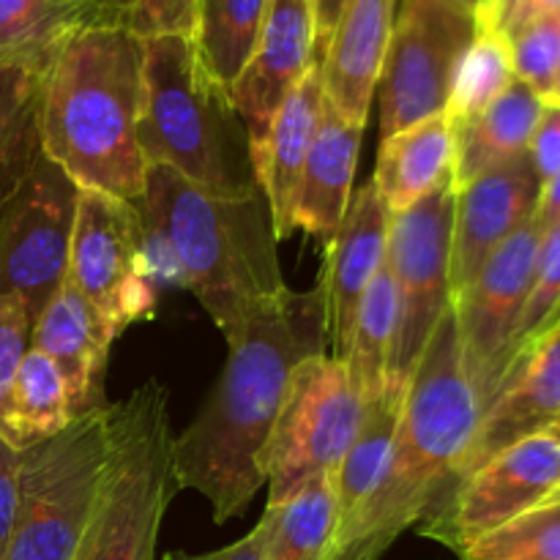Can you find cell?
<instances>
[{"label":"cell","instance_id":"cell-1","mask_svg":"<svg viewBox=\"0 0 560 560\" xmlns=\"http://www.w3.org/2000/svg\"><path fill=\"white\" fill-rule=\"evenodd\" d=\"M211 397L175 435L180 490L211 503L217 523L246 512L266 485V454L299 366L326 353L328 326L320 284L288 288L257 310L233 339Z\"/></svg>","mask_w":560,"mask_h":560},{"label":"cell","instance_id":"cell-2","mask_svg":"<svg viewBox=\"0 0 560 560\" xmlns=\"http://www.w3.org/2000/svg\"><path fill=\"white\" fill-rule=\"evenodd\" d=\"M137 208L151 277L156 279L159 268L167 277L173 262L175 279L197 295L224 339H233L257 310L288 290L262 189L213 195L153 164Z\"/></svg>","mask_w":560,"mask_h":560},{"label":"cell","instance_id":"cell-3","mask_svg":"<svg viewBox=\"0 0 560 560\" xmlns=\"http://www.w3.org/2000/svg\"><path fill=\"white\" fill-rule=\"evenodd\" d=\"M481 399L465 370L454 306L438 323L408 388L381 487L339 530L328 560H381L452 490L481 424Z\"/></svg>","mask_w":560,"mask_h":560},{"label":"cell","instance_id":"cell-4","mask_svg":"<svg viewBox=\"0 0 560 560\" xmlns=\"http://www.w3.org/2000/svg\"><path fill=\"white\" fill-rule=\"evenodd\" d=\"M140 118L142 38L109 14L74 33L44 74L42 151L80 189L137 202L148 175Z\"/></svg>","mask_w":560,"mask_h":560},{"label":"cell","instance_id":"cell-5","mask_svg":"<svg viewBox=\"0 0 560 560\" xmlns=\"http://www.w3.org/2000/svg\"><path fill=\"white\" fill-rule=\"evenodd\" d=\"M140 148L148 167L213 195L262 189L233 93L202 66L191 36L142 38Z\"/></svg>","mask_w":560,"mask_h":560},{"label":"cell","instance_id":"cell-6","mask_svg":"<svg viewBox=\"0 0 560 560\" xmlns=\"http://www.w3.org/2000/svg\"><path fill=\"white\" fill-rule=\"evenodd\" d=\"M180 492L167 392L156 381L109 405V463L74 560H156L164 514Z\"/></svg>","mask_w":560,"mask_h":560},{"label":"cell","instance_id":"cell-7","mask_svg":"<svg viewBox=\"0 0 560 560\" xmlns=\"http://www.w3.org/2000/svg\"><path fill=\"white\" fill-rule=\"evenodd\" d=\"M107 463V402L22 448L20 498L5 560H74L96 512Z\"/></svg>","mask_w":560,"mask_h":560},{"label":"cell","instance_id":"cell-8","mask_svg":"<svg viewBox=\"0 0 560 560\" xmlns=\"http://www.w3.org/2000/svg\"><path fill=\"white\" fill-rule=\"evenodd\" d=\"M454 184L394 213L388 224L386 266L397 290V345L388 372V399L402 402L410 375L452 306Z\"/></svg>","mask_w":560,"mask_h":560},{"label":"cell","instance_id":"cell-9","mask_svg":"<svg viewBox=\"0 0 560 560\" xmlns=\"http://www.w3.org/2000/svg\"><path fill=\"white\" fill-rule=\"evenodd\" d=\"M364 416L342 359L320 353L293 377L271 446L266 454L268 503H279L320 476L337 474Z\"/></svg>","mask_w":560,"mask_h":560},{"label":"cell","instance_id":"cell-10","mask_svg":"<svg viewBox=\"0 0 560 560\" xmlns=\"http://www.w3.org/2000/svg\"><path fill=\"white\" fill-rule=\"evenodd\" d=\"M479 20L457 0H402L383 60L381 140L446 113L448 93Z\"/></svg>","mask_w":560,"mask_h":560},{"label":"cell","instance_id":"cell-11","mask_svg":"<svg viewBox=\"0 0 560 560\" xmlns=\"http://www.w3.org/2000/svg\"><path fill=\"white\" fill-rule=\"evenodd\" d=\"M80 186L42 153L0 206V295H16L31 323L69 277Z\"/></svg>","mask_w":560,"mask_h":560},{"label":"cell","instance_id":"cell-12","mask_svg":"<svg viewBox=\"0 0 560 560\" xmlns=\"http://www.w3.org/2000/svg\"><path fill=\"white\" fill-rule=\"evenodd\" d=\"M69 279L115 337L153 312L145 224L137 202L80 189Z\"/></svg>","mask_w":560,"mask_h":560},{"label":"cell","instance_id":"cell-13","mask_svg":"<svg viewBox=\"0 0 560 560\" xmlns=\"http://www.w3.org/2000/svg\"><path fill=\"white\" fill-rule=\"evenodd\" d=\"M560 487V424L523 438L498 452L424 514L421 536L452 552L501 528Z\"/></svg>","mask_w":560,"mask_h":560},{"label":"cell","instance_id":"cell-14","mask_svg":"<svg viewBox=\"0 0 560 560\" xmlns=\"http://www.w3.org/2000/svg\"><path fill=\"white\" fill-rule=\"evenodd\" d=\"M541 235L545 228L534 217L506 244L498 246L474 282L452 299L465 370L485 410L501 386L506 350L528 295Z\"/></svg>","mask_w":560,"mask_h":560},{"label":"cell","instance_id":"cell-15","mask_svg":"<svg viewBox=\"0 0 560 560\" xmlns=\"http://www.w3.org/2000/svg\"><path fill=\"white\" fill-rule=\"evenodd\" d=\"M315 63L317 27L312 0H268L249 60L230 88L249 135L255 170L279 107Z\"/></svg>","mask_w":560,"mask_h":560},{"label":"cell","instance_id":"cell-16","mask_svg":"<svg viewBox=\"0 0 560 560\" xmlns=\"http://www.w3.org/2000/svg\"><path fill=\"white\" fill-rule=\"evenodd\" d=\"M541 180L528 153L476 175L454 197L452 299L474 282L487 257L536 217Z\"/></svg>","mask_w":560,"mask_h":560},{"label":"cell","instance_id":"cell-17","mask_svg":"<svg viewBox=\"0 0 560 560\" xmlns=\"http://www.w3.org/2000/svg\"><path fill=\"white\" fill-rule=\"evenodd\" d=\"M556 424H560V320L552 323L503 377L498 394L481 413L479 432L459 479L512 443Z\"/></svg>","mask_w":560,"mask_h":560},{"label":"cell","instance_id":"cell-18","mask_svg":"<svg viewBox=\"0 0 560 560\" xmlns=\"http://www.w3.org/2000/svg\"><path fill=\"white\" fill-rule=\"evenodd\" d=\"M388 224L392 213L370 180L350 197L342 224L326 244V268L317 284L326 301L328 345L334 348V359H342L348 350L361 295L386 262Z\"/></svg>","mask_w":560,"mask_h":560},{"label":"cell","instance_id":"cell-19","mask_svg":"<svg viewBox=\"0 0 560 560\" xmlns=\"http://www.w3.org/2000/svg\"><path fill=\"white\" fill-rule=\"evenodd\" d=\"M394 20L397 0H348L317 60L326 104L350 124L366 126L370 118Z\"/></svg>","mask_w":560,"mask_h":560},{"label":"cell","instance_id":"cell-20","mask_svg":"<svg viewBox=\"0 0 560 560\" xmlns=\"http://www.w3.org/2000/svg\"><path fill=\"white\" fill-rule=\"evenodd\" d=\"M115 334L91 301L66 279L33 323L31 348L42 350L60 370L74 416L104 405L102 381Z\"/></svg>","mask_w":560,"mask_h":560},{"label":"cell","instance_id":"cell-21","mask_svg":"<svg viewBox=\"0 0 560 560\" xmlns=\"http://www.w3.org/2000/svg\"><path fill=\"white\" fill-rule=\"evenodd\" d=\"M323 107H326V96L320 85V66L315 63L282 102L257 159V178L271 206L279 241L290 238L295 230V197H299L301 175H304L306 159H310L312 142L320 126Z\"/></svg>","mask_w":560,"mask_h":560},{"label":"cell","instance_id":"cell-22","mask_svg":"<svg viewBox=\"0 0 560 560\" xmlns=\"http://www.w3.org/2000/svg\"><path fill=\"white\" fill-rule=\"evenodd\" d=\"M361 137L364 126L345 120L328 104L323 107L293 211L295 230L315 235L323 244L334 238L353 197Z\"/></svg>","mask_w":560,"mask_h":560},{"label":"cell","instance_id":"cell-23","mask_svg":"<svg viewBox=\"0 0 560 560\" xmlns=\"http://www.w3.org/2000/svg\"><path fill=\"white\" fill-rule=\"evenodd\" d=\"M454 159L457 135L452 120L446 113L432 115L383 137L372 184L394 217L454 184Z\"/></svg>","mask_w":560,"mask_h":560},{"label":"cell","instance_id":"cell-24","mask_svg":"<svg viewBox=\"0 0 560 560\" xmlns=\"http://www.w3.org/2000/svg\"><path fill=\"white\" fill-rule=\"evenodd\" d=\"M541 107H545V98L514 80L512 88L498 102H492L479 118L454 129L457 135L454 189L498 164H506L528 153Z\"/></svg>","mask_w":560,"mask_h":560},{"label":"cell","instance_id":"cell-25","mask_svg":"<svg viewBox=\"0 0 560 560\" xmlns=\"http://www.w3.org/2000/svg\"><path fill=\"white\" fill-rule=\"evenodd\" d=\"M109 14L107 0H0V63L49 66L74 33Z\"/></svg>","mask_w":560,"mask_h":560},{"label":"cell","instance_id":"cell-26","mask_svg":"<svg viewBox=\"0 0 560 560\" xmlns=\"http://www.w3.org/2000/svg\"><path fill=\"white\" fill-rule=\"evenodd\" d=\"M334 476H320L279 503H268L257 523L266 560H328L337 536Z\"/></svg>","mask_w":560,"mask_h":560},{"label":"cell","instance_id":"cell-27","mask_svg":"<svg viewBox=\"0 0 560 560\" xmlns=\"http://www.w3.org/2000/svg\"><path fill=\"white\" fill-rule=\"evenodd\" d=\"M49 66L0 63V206L42 156V93Z\"/></svg>","mask_w":560,"mask_h":560},{"label":"cell","instance_id":"cell-28","mask_svg":"<svg viewBox=\"0 0 560 560\" xmlns=\"http://www.w3.org/2000/svg\"><path fill=\"white\" fill-rule=\"evenodd\" d=\"M71 419L74 410L63 375L42 350L31 348L0 408V435L11 446L27 448L69 427Z\"/></svg>","mask_w":560,"mask_h":560},{"label":"cell","instance_id":"cell-29","mask_svg":"<svg viewBox=\"0 0 560 560\" xmlns=\"http://www.w3.org/2000/svg\"><path fill=\"white\" fill-rule=\"evenodd\" d=\"M394 345H397V290H394L392 271L383 262L377 277L361 295L359 312H355L353 328H350L348 350L342 355L350 381L364 405L386 397Z\"/></svg>","mask_w":560,"mask_h":560},{"label":"cell","instance_id":"cell-30","mask_svg":"<svg viewBox=\"0 0 560 560\" xmlns=\"http://www.w3.org/2000/svg\"><path fill=\"white\" fill-rule=\"evenodd\" d=\"M399 408H402V402L388 397L364 405L359 432H355L348 454H345L337 474H334V492H337L339 514L337 534L359 517L361 509L370 503V498L381 487V479L388 465V454H392L394 432H397L399 424Z\"/></svg>","mask_w":560,"mask_h":560},{"label":"cell","instance_id":"cell-31","mask_svg":"<svg viewBox=\"0 0 560 560\" xmlns=\"http://www.w3.org/2000/svg\"><path fill=\"white\" fill-rule=\"evenodd\" d=\"M268 0H197L195 47L202 66L233 88L260 33Z\"/></svg>","mask_w":560,"mask_h":560},{"label":"cell","instance_id":"cell-32","mask_svg":"<svg viewBox=\"0 0 560 560\" xmlns=\"http://www.w3.org/2000/svg\"><path fill=\"white\" fill-rule=\"evenodd\" d=\"M514 80L517 77H514L509 36L501 27H479L454 74L446 118L452 120L454 129L470 124L492 102H498Z\"/></svg>","mask_w":560,"mask_h":560},{"label":"cell","instance_id":"cell-33","mask_svg":"<svg viewBox=\"0 0 560 560\" xmlns=\"http://www.w3.org/2000/svg\"><path fill=\"white\" fill-rule=\"evenodd\" d=\"M463 560H560V487L459 552Z\"/></svg>","mask_w":560,"mask_h":560},{"label":"cell","instance_id":"cell-34","mask_svg":"<svg viewBox=\"0 0 560 560\" xmlns=\"http://www.w3.org/2000/svg\"><path fill=\"white\" fill-rule=\"evenodd\" d=\"M560 315V224L547 228L541 235L539 255H536L534 277H530L528 295H525L523 312L514 326L512 342L506 350V364H503V377L509 375L520 355L558 320ZM501 377V383H503ZM501 388V386H498ZM498 394V392H495Z\"/></svg>","mask_w":560,"mask_h":560},{"label":"cell","instance_id":"cell-35","mask_svg":"<svg viewBox=\"0 0 560 560\" xmlns=\"http://www.w3.org/2000/svg\"><path fill=\"white\" fill-rule=\"evenodd\" d=\"M514 77L545 102L556 96L560 77V16L539 20L509 36Z\"/></svg>","mask_w":560,"mask_h":560},{"label":"cell","instance_id":"cell-36","mask_svg":"<svg viewBox=\"0 0 560 560\" xmlns=\"http://www.w3.org/2000/svg\"><path fill=\"white\" fill-rule=\"evenodd\" d=\"M124 22L137 38L191 36L197 0H135L124 11Z\"/></svg>","mask_w":560,"mask_h":560},{"label":"cell","instance_id":"cell-37","mask_svg":"<svg viewBox=\"0 0 560 560\" xmlns=\"http://www.w3.org/2000/svg\"><path fill=\"white\" fill-rule=\"evenodd\" d=\"M33 323L25 304L16 295H0V408L22 359L31 350Z\"/></svg>","mask_w":560,"mask_h":560},{"label":"cell","instance_id":"cell-38","mask_svg":"<svg viewBox=\"0 0 560 560\" xmlns=\"http://www.w3.org/2000/svg\"><path fill=\"white\" fill-rule=\"evenodd\" d=\"M528 156L541 184H547L560 170V102H545L541 107L539 124L530 137Z\"/></svg>","mask_w":560,"mask_h":560},{"label":"cell","instance_id":"cell-39","mask_svg":"<svg viewBox=\"0 0 560 560\" xmlns=\"http://www.w3.org/2000/svg\"><path fill=\"white\" fill-rule=\"evenodd\" d=\"M20 457L22 448L11 446L0 435V560L9 552L11 530L16 520V498H20Z\"/></svg>","mask_w":560,"mask_h":560},{"label":"cell","instance_id":"cell-40","mask_svg":"<svg viewBox=\"0 0 560 560\" xmlns=\"http://www.w3.org/2000/svg\"><path fill=\"white\" fill-rule=\"evenodd\" d=\"M550 16H560V0H509L501 31L512 36V33L523 31L539 20H550Z\"/></svg>","mask_w":560,"mask_h":560},{"label":"cell","instance_id":"cell-41","mask_svg":"<svg viewBox=\"0 0 560 560\" xmlns=\"http://www.w3.org/2000/svg\"><path fill=\"white\" fill-rule=\"evenodd\" d=\"M162 560H266L262 558V539L260 530L255 528L249 530L246 536H241L238 541L228 547H219V550L211 552H200V556H191V552H170Z\"/></svg>","mask_w":560,"mask_h":560},{"label":"cell","instance_id":"cell-42","mask_svg":"<svg viewBox=\"0 0 560 560\" xmlns=\"http://www.w3.org/2000/svg\"><path fill=\"white\" fill-rule=\"evenodd\" d=\"M315 5V27H317V60H320L323 49L331 42V33L337 27L339 16H342L348 0H312Z\"/></svg>","mask_w":560,"mask_h":560},{"label":"cell","instance_id":"cell-43","mask_svg":"<svg viewBox=\"0 0 560 560\" xmlns=\"http://www.w3.org/2000/svg\"><path fill=\"white\" fill-rule=\"evenodd\" d=\"M536 219H539V224L545 230L560 224V170L556 175H552L550 180H547V184H541Z\"/></svg>","mask_w":560,"mask_h":560},{"label":"cell","instance_id":"cell-44","mask_svg":"<svg viewBox=\"0 0 560 560\" xmlns=\"http://www.w3.org/2000/svg\"><path fill=\"white\" fill-rule=\"evenodd\" d=\"M479 20V27H498V0H457Z\"/></svg>","mask_w":560,"mask_h":560},{"label":"cell","instance_id":"cell-45","mask_svg":"<svg viewBox=\"0 0 560 560\" xmlns=\"http://www.w3.org/2000/svg\"><path fill=\"white\" fill-rule=\"evenodd\" d=\"M107 3H109V5H113V9H115V11H120V14H124V11H126V9H129V5H131V3H135V0H107Z\"/></svg>","mask_w":560,"mask_h":560},{"label":"cell","instance_id":"cell-46","mask_svg":"<svg viewBox=\"0 0 560 560\" xmlns=\"http://www.w3.org/2000/svg\"><path fill=\"white\" fill-rule=\"evenodd\" d=\"M506 5H509V0H498V27H501L503 14H506Z\"/></svg>","mask_w":560,"mask_h":560},{"label":"cell","instance_id":"cell-47","mask_svg":"<svg viewBox=\"0 0 560 560\" xmlns=\"http://www.w3.org/2000/svg\"><path fill=\"white\" fill-rule=\"evenodd\" d=\"M550 102H560V77H558V88H556V96L550 98Z\"/></svg>","mask_w":560,"mask_h":560},{"label":"cell","instance_id":"cell-48","mask_svg":"<svg viewBox=\"0 0 560 560\" xmlns=\"http://www.w3.org/2000/svg\"><path fill=\"white\" fill-rule=\"evenodd\" d=\"M558 320H560V315H558ZM558 320H556V323H558Z\"/></svg>","mask_w":560,"mask_h":560}]
</instances>
